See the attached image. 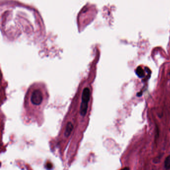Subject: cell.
Segmentation results:
<instances>
[{"instance_id": "277c9868", "label": "cell", "mask_w": 170, "mask_h": 170, "mask_svg": "<svg viewBox=\"0 0 170 170\" xmlns=\"http://www.w3.org/2000/svg\"><path fill=\"white\" fill-rule=\"evenodd\" d=\"M136 74L139 77H143L145 76V71L142 68L138 67L136 69Z\"/></svg>"}, {"instance_id": "5b68a950", "label": "cell", "mask_w": 170, "mask_h": 170, "mask_svg": "<svg viewBox=\"0 0 170 170\" xmlns=\"http://www.w3.org/2000/svg\"><path fill=\"white\" fill-rule=\"evenodd\" d=\"M165 167L167 170L170 169V155L168 156L165 161Z\"/></svg>"}, {"instance_id": "52a82bcc", "label": "cell", "mask_w": 170, "mask_h": 170, "mask_svg": "<svg viewBox=\"0 0 170 170\" xmlns=\"http://www.w3.org/2000/svg\"></svg>"}, {"instance_id": "7a4b0ae2", "label": "cell", "mask_w": 170, "mask_h": 170, "mask_svg": "<svg viewBox=\"0 0 170 170\" xmlns=\"http://www.w3.org/2000/svg\"><path fill=\"white\" fill-rule=\"evenodd\" d=\"M90 98V89L89 87H85L82 93L81 102L80 104V113L82 116H85L87 113Z\"/></svg>"}, {"instance_id": "3957f363", "label": "cell", "mask_w": 170, "mask_h": 170, "mask_svg": "<svg viewBox=\"0 0 170 170\" xmlns=\"http://www.w3.org/2000/svg\"><path fill=\"white\" fill-rule=\"evenodd\" d=\"M73 128H74V125L72 124V123L71 122L67 123V125H66V127L64 135L66 137H68L70 135L71 132H72Z\"/></svg>"}, {"instance_id": "6da1fadb", "label": "cell", "mask_w": 170, "mask_h": 170, "mask_svg": "<svg viewBox=\"0 0 170 170\" xmlns=\"http://www.w3.org/2000/svg\"><path fill=\"white\" fill-rule=\"evenodd\" d=\"M28 103L34 108H39L44 104L46 93L41 84H34L30 88L28 93Z\"/></svg>"}, {"instance_id": "8992f818", "label": "cell", "mask_w": 170, "mask_h": 170, "mask_svg": "<svg viewBox=\"0 0 170 170\" xmlns=\"http://www.w3.org/2000/svg\"><path fill=\"white\" fill-rule=\"evenodd\" d=\"M121 170H129V168H128V167H125V168L123 169H122Z\"/></svg>"}]
</instances>
